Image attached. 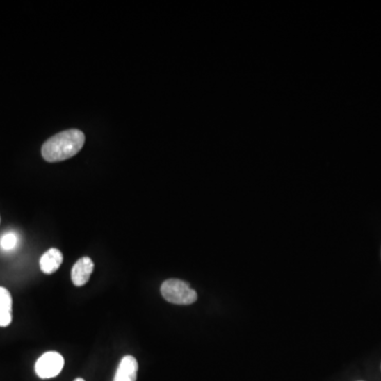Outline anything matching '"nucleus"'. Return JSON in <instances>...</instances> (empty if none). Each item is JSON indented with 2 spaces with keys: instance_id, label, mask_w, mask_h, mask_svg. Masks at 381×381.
Listing matches in <instances>:
<instances>
[{
  "instance_id": "nucleus-1",
  "label": "nucleus",
  "mask_w": 381,
  "mask_h": 381,
  "mask_svg": "<svg viewBox=\"0 0 381 381\" xmlns=\"http://www.w3.org/2000/svg\"><path fill=\"white\" fill-rule=\"evenodd\" d=\"M84 143L85 135L80 129L60 131L44 142L42 155L48 162L64 161L76 156Z\"/></svg>"
},
{
  "instance_id": "nucleus-2",
  "label": "nucleus",
  "mask_w": 381,
  "mask_h": 381,
  "mask_svg": "<svg viewBox=\"0 0 381 381\" xmlns=\"http://www.w3.org/2000/svg\"><path fill=\"white\" fill-rule=\"evenodd\" d=\"M161 295L164 300L176 305H190L197 301V293L190 284L178 279H170L161 285Z\"/></svg>"
},
{
  "instance_id": "nucleus-3",
  "label": "nucleus",
  "mask_w": 381,
  "mask_h": 381,
  "mask_svg": "<svg viewBox=\"0 0 381 381\" xmlns=\"http://www.w3.org/2000/svg\"><path fill=\"white\" fill-rule=\"evenodd\" d=\"M64 357L58 352H47L38 358L35 364V373L40 378H54L64 368Z\"/></svg>"
},
{
  "instance_id": "nucleus-4",
  "label": "nucleus",
  "mask_w": 381,
  "mask_h": 381,
  "mask_svg": "<svg viewBox=\"0 0 381 381\" xmlns=\"http://www.w3.org/2000/svg\"><path fill=\"white\" fill-rule=\"evenodd\" d=\"M95 264L90 257H85L79 259L71 270V279L74 285L81 287L87 284L92 275Z\"/></svg>"
},
{
  "instance_id": "nucleus-5",
  "label": "nucleus",
  "mask_w": 381,
  "mask_h": 381,
  "mask_svg": "<svg viewBox=\"0 0 381 381\" xmlns=\"http://www.w3.org/2000/svg\"><path fill=\"white\" fill-rule=\"evenodd\" d=\"M137 359L133 356L123 357L120 364L117 366L113 381H136L138 374Z\"/></svg>"
},
{
  "instance_id": "nucleus-6",
  "label": "nucleus",
  "mask_w": 381,
  "mask_h": 381,
  "mask_svg": "<svg viewBox=\"0 0 381 381\" xmlns=\"http://www.w3.org/2000/svg\"><path fill=\"white\" fill-rule=\"evenodd\" d=\"M63 259H64V257H63V253L58 249H49L40 257V270L46 275H52V273L58 270L60 265H62Z\"/></svg>"
},
{
  "instance_id": "nucleus-7",
  "label": "nucleus",
  "mask_w": 381,
  "mask_h": 381,
  "mask_svg": "<svg viewBox=\"0 0 381 381\" xmlns=\"http://www.w3.org/2000/svg\"><path fill=\"white\" fill-rule=\"evenodd\" d=\"M12 322V295L5 287H0V327H7Z\"/></svg>"
},
{
  "instance_id": "nucleus-8",
  "label": "nucleus",
  "mask_w": 381,
  "mask_h": 381,
  "mask_svg": "<svg viewBox=\"0 0 381 381\" xmlns=\"http://www.w3.org/2000/svg\"><path fill=\"white\" fill-rule=\"evenodd\" d=\"M18 238L17 235L13 232L6 233L1 240H0V246L3 250H13L17 246Z\"/></svg>"
},
{
  "instance_id": "nucleus-9",
  "label": "nucleus",
  "mask_w": 381,
  "mask_h": 381,
  "mask_svg": "<svg viewBox=\"0 0 381 381\" xmlns=\"http://www.w3.org/2000/svg\"><path fill=\"white\" fill-rule=\"evenodd\" d=\"M74 381H85V380L83 378H76V379H74Z\"/></svg>"
}]
</instances>
